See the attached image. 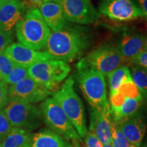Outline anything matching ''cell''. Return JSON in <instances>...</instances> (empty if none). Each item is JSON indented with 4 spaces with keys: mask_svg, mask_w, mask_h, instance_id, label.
Listing matches in <instances>:
<instances>
[{
    "mask_svg": "<svg viewBox=\"0 0 147 147\" xmlns=\"http://www.w3.org/2000/svg\"><path fill=\"white\" fill-rule=\"evenodd\" d=\"M88 29L80 26L65 27L52 32L48 38L46 49L54 59L71 62L79 57L89 45Z\"/></svg>",
    "mask_w": 147,
    "mask_h": 147,
    "instance_id": "6da1fadb",
    "label": "cell"
},
{
    "mask_svg": "<svg viewBox=\"0 0 147 147\" xmlns=\"http://www.w3.org/2000/svg\"><path fill=\"white\" fill-rule=\"evenodd\" d=\"M15 27L19 43L36 51H41L46 47L51 31L38 8L28 9Z\"/></svg>",
    "mask_w": 147,
    "mask_h": 147,
    "instance_id": "7a4b0ae2",
    "label": "cell"
},
{
    "mask_svg": "<svg viewBox=\"0 0 147 147\" xmlns=\"http://www.w3.org/2000/svg\"><path fill=\"white\" fill-rule=\"evenodd\" d=\"M74 80L69 76L60 89L55 91L53 98L59 104L81 138L87 132V120L81 99L74 90Z\"/></svg>",
    "mask_w": 147,
    "mask_h": 147,
    "instance_id": "3957f363",
    "label": "cell"
},
{
    "mask_svg": "<svg viewBox=\"0 0 147 147\" xmlns=\"http://www.w3.org/2000/svg\"><path fill=\"white\" fill-rule=\"evenodd\" d=\"M44 120L51 130L67 142H72L74 147H80L82 138L67 118L63 109L54 98H47L40 105Z\"/></svg>",
    "mask_w": 147,
    "mask_h": 147,
    "instance_id": "277c9868",
    "label": "cell"
},
{
    "mask_svg": "<svg viewBox=\"0 0 147 147\" xmlns=\"http://www.w3.org/2000/svg\"><path fill=\"white\" fill-rule=\"evenodd\" d=\"M124 63L117 46L107 43L97 47L79 61L77 70L93 69L104 76H108L115 69L124 65Z\"/></svg>",
    "mask_w": 147,
    "mask_h": 147,
    "instance_id": "5b68a950",
    "label": "cell"
},
{
    "mask_svg": "<svg viewBox=\"0 0 147 147\" xmlns=\"http://www.w3.org/2000/svg\"><path fill=\"white\" fill-rule=\"evenodd\" d=\"M71 71L69 64L51 59L40 61L28 67L29 76L50 91H54Z\"/></svg>",
    "mask_w": 147,
    "mask_h": 147,
    "instance_id": "8992f818",
    "label": "cell"
},
{
    "mask_svg": "<svg viewBox=\"0 0 147 147\" xmlns=\"http://www.w3.org/2000/svg\"><path fill=\"white\" fill-rule=\"evenodd\" d=\"M3 111L12 127L35 129L44 120L42 110L32 103L19 98L9 100Z\"/></svg>",
    "mask_w": 147,
    "mask_h": 147,
    "instance_id": "52a82bcc",
    "label": "cell"
},
{
    "mask_svg": "<svg viewBox=\"0 0 147 147\" xmlns=\"http://www.w3.org/2000/svg\"><path fill=\"white\" fill-rule=\"evenodd\" d=\"M77 80L82 93L92 108L102 109L108 104L104 76L93 69L78 70Z\"/></svg>",
    "mask_w": 147,
    "mask_h": 147,
    "instance_id": "ba28073f",
    "label": "cell"
},
{
    "mask_svg": "<svg viewBox=\"0 0 147 147\" xmlns=\"http://www.w3.org/2000/svg\"><path fill=\"white\" fill-rule=\"evenodd\" d=\"M98 12L117 22H127L144 16L134 0H101Z\"/></svg>",
    "mask_w": 147,
    "mask_h": 147,
    "instance_id": "9c48e42d",
    "label": "cell"
},
{
    "mask_svg": "<svg viewBox=\"0 0 147 147\" xmlns=\"http://www.w3.org/2000/svg\"><path fill=\"white\" fill-rule=\"evenodd\" d=\"M60 4L67 21L71 23L89 25L100 18V13L91 0H62Z\"/></svg>",
    "mask_w": 147,
    "mask_h": 147,
    "instance_id": "30bf717a",
    "label": "cell"
},
{
    "mask_svg": "<svg viewBox=\"0 0 147 147\" xmlns=\"http://www.w3.org/2000/svg\"><path fill=\"white\" fill-rule=\"evenodd\" d=\"M52 92L28 76L8 88L9 100L19 98L29 103H38L47 99Z\"/></svg>",
    "mask_w": 147,
    "mask_h": 147,
    "instance_id": "8fae6325",
    "label": "cell"
},
{
    "mask_svg": "<svg viewBox=\"0 0 147 147\" xmlns=\"http://www.w3.org/2000/svg\"><path fill=\"white\" fill-rule=\"evenodd\" d=\"M4 54L14 65L27 68L38 62L54 59L47 51L33 50L19 42L11 44Z\"/></svg>",
    "mask_w": 147,
    "mask_h": 147,
    "instance_id": "7c38bea8",
    "label": "cell"
},
{
    "mask_svg": "<svg viewBox=\"0 0 147 147\" xmlns=\"http://www.w3.org/2000/svg\"><path fill=\"white\" fill-rule=\"evenodd\" d=\"M112 117L110 104L102 109H91L89 131L93 133L102 144L112 143Z\"/></svg>",
    "mask_w": 147,
    "mask_h": 147,
    "instance_id": "4fadbf2b",
    "label": "cell"
},
{
    "mask_svg": "<svg viewBox=\"0 0 147 147\" xmlns=\"http://www.w3.org/2000/svg\"><path fill=\"white\" fill-rule=\"evenodd\" d=\"M145 36L142 33L129 31L122 34L119 40L118 48L124 63H133L136 57L144 50Z\"/></svg>",
    "mask_w": 147,
    "mask_h": 147,
    "instance_id": "5bb4252c",
    "label": "cell"
},
{
    "mask_svg": "<svg viewBox=\"0 0 147 147\" xmlns=\"http://www.w3.org/2000/svg\"><path fill=\"white\" fill-rule=\"evenodd\" d=\"M27 7L21 0H6L0 8V30L12 31L23 18Z\"/></svg>",
    "mask_w": 147,
    "mask_h": 147,
    "instance_id": "9a60e30c",
    "label": "cell"
},
{
    "mask_svg": "<svg viewBox=\"0 0 147 147\" xmlns=\"http://www.w3.org/2000/svg\"><path fill=\"white\" fill-rule=\"evenodd\" d=\"M117 124L129 144L138 146L140 145L146 131V125L137 113L117 123Z\"/></svg>",
    "mask_w": 147,
    "mask_h": 147,
    "instance_id": "2e32d148",
    "label": "cell"
},
{
    "mask_svg": "<svg viewBox=\"0 0 147 147\" xmlns=\"http://www.w3.org/2000/svg\"><path fill=\"white\" fill-rule=\"evenodd\" d=\"M38 9L45 23L53 32L62 30L66 26L67 19L60 3L47 1Z\"/></svg>",
    "mask_w": 147,
    "mask_h": 147,
    "instance_id": "e0dca14e",
    "label": "cell"
},
{
    "mask_svg": "<svg viewBox=\"0 0 147 147\" xmlns=\"http://www.w3.org/2000/svg\"><path fill=\"white\" fill-rule=\"evenodd\" d=\"M30 147H74L57 134L45 129L33 134Z\"/></svg>",
    "mask_w": 147,
    "mask_h": 147,
    "instance_id": "ac0fdd59",
    "label": "cell"
},
{
    "mask_svg": "<svg viewBox=\"0 0 147 147\" xmlns=\"http://www.w3.org/2000/svg\"><path fill=\"white\" fill-rule=\"evenodd\" d=\"M32 134L29 130L13 127L1 143L2 147H30Z\"/></svg>",
    "mask_w": 147,
    "mask_h": 147,
    "instance_id": "d6986e66",
    "label": "cell"
},
{
    "mask_svg": "<svg viewBox=\"0 0 147 147\" xmlns=\"http://www.w3.org/2000/svg\"><path fill=\"white\" fill-rule=\"evenodd\" d=\"M143 98L134 99L125 97L124 102L118 109L111 110L112 119L119 123L123 119L137 113L138 110L142 105Z\"/></svg>",
    "mask_w": 147,
    "mask_h": 147,
    "instance_id": "ffe728a7",
    "label": "cell"
},
{
    "mask_svg": "<svg viewBox=\"0 0 147 147\" xmlns=\"http://www.w3.org/2000/svg\"><path fill=\"white\" fill-rule=\"evenodd\" d=\"M131 76L130 69L127 65H122L108 75V85L110 89V95H113L127 77Z\"/></svg>",
    "mask_w": 147,
    "mask_h": 147,
    "instance_id": "44dd1931",
    "label": "cell"
},
{
    "mask_svg": "<svg viewBox=\"0 0 147 147\" xmlns=\"http://www.w3.org/2000/svg\"><path fill=\"white\" fill-rule=\"evenodd\" d=\"M132 80L141 94L145 97H147V68L134 65L130 69Z\"/></svg>",
    "mask_w": 147,
    "mask_h": 147,
    "instance_id": "7402d4cb",
    "label": "cell"
},
{
    "mask_svg": "<svg viewBox=\"0 0 147 147\" xmlns=\"http://www.w3.org/2000/svg\"><path fill=\"white\" fill-rule=\"evenodd\" d=\"M117 92L120 93L124 97L134 99L142 98V95L139 91L138 88L134 82L131 76L127 77L123 82Z\"/></svg>",
    "mask_w": 147,
    "mask_h": 147,
    "instance_id": "603a6c76",
    "label": "cell"
},
{
    "mask_svg": "<svg viewBox=\"0 0 147 147\" xmlns=\"http://www.w3.org/2000/svg\"><path fill=\"white\" fill-rule=\"evenodd\" d=\"M28 76V68L15 65V67L12 69L10 73L6 77H5L2 80L8 84L13 85Z\"/></svg>",
    "mask_w": 147,
    "mask_h": 147,
    "instance_id": "cb8c5ba5",
    "label": "cell"
},
{
    "mask_svg": "<svg viewBox=\"0 0 147 147\" xmlns=\"http://www.w3.org/2000/svg\"><path fill=\"white\" fill-rule=\"evenodd\" d=\"M112 144L113 147H129L130 144L119 127L118 124L112 119Z\"/></svg>",
    "mask_w": 147,
    "mask_h": 147,
    "instance_id": "d4e9b609",
    "label": "cell"
},
{
    "mask_svg": "<svg viewBox=\"0 0 147 147\" xmlns=\"http://www.w3.org/2000/svg\"><path fill=\"white\" fill-rule=\"evenodd\" d=\"M13 127L9 121L3 110H0V142H3Z\"/></svg>",
    "mask_w": 147,
    "mask_h": 147,
    "instance_id": "484cf974",
    "label": "cell"
},
{
    "mask_svg": "<svg viewBox=\"0 0 147 147\" xmlns=\"http://www.w3.org/2000/svg\"><path fill=\"white\" fill-rule=\"evenodd\" d=\"M15 65L5 54L0 55V80L8 76Z\"/></svg>",
    "mask_w": 147,
    "mask_h": 147,
    "instance_id": "4316f807",
    "label": "cell"
},
{
    "mask_svg": "<svg viewBox=\"0 0 147 147\" xmlns=\"http://www.w3.org/2000/svg\"><path fill=\"white\" fill-rule=\"evenodd\" d=\"M14 40L13 32L0 30V55L4 54L5 50Z\"/></svg>",
    "mask_w": 147,
    "mask_h": 147,
    "instance_id": "83f0119b",
    "label": "cell"
},
{
    "mask_svg": "<svg viewBox=\"0 0 147 147\" xmlns=\"http://www.w3.org/2000/svg\"><path fill=\"white\" fill-rule=\"evenodd\" d=\"M9 102L8 84L0 80V110H3Z\"/></svg>",
    "mask_w": 147,
    "mask_h": 147,
    "instance_id": "f1b7e54d",
    "label": "cell"
},
{
    "mask_svg": "<svg viewBox=\"0 0 147 147\" xmlns=\"http://www.w3.org/2000/svg\"><path fill=\"white\" fill-rule=\"evenodd\" d=\"M84 142L86 147H103L102 142L97 139V138L89 131L87 132L84 136Z\"/></svg>",
    "mask_w": 147,
    "mask_h": 147,
    "instance_id": "f546056e",
    "label": "cell"
},
{
    "mask_svg": "<svg viewBox=\"0 0 147 147\" xmlns=\"http://www.w3.org/2000/svg\"><path fill=\"white\" fill-rule=\"evenodd\" d=\"M140 67L147 68V51H143L136 57L132 63Z\"/></svg>",
    "mask_w": 147,
    "mask_h": 147,
    "instance_id": "4dcf8cb0",
    "label": "cell"
},
{
    "mask_svg": "<svg viewBox=\"0 0 147 147\" xmlns=\"http://www.w3.org/2000/svg\"><path fill=\"white\" fill-rule=\"evenodd\" d=\"M23 1L26 5L27 8H39L42 3L49 1L48 0H23Z\"/></svg>",
    "mask_w": 147,
    "mask_h": 147,
    "instance_id": "1f68e13d",
    "label": "cell"
},
{
    "mask_svg": "<svg viewBox=\"0 0 147 147\" xmlns=\"http://www.w3.org/2000/svg\"><path fill=\"white\" fill-rule=\"evenodd\" d=\"M138 5L144 14V16L147 18V0H138Z\"/></svg>",
    "mask_w": 147,
    "mask_h": 147,
    "instance_id": "d6a6232c",
    "label": "cell"
},
{
    "mask_svg": "<svg viewBox=\"0 0 147 147\" xmlns=\"http://www.w3.org/2000/svg\"><path fill=\"white\" fill-rule=\"evenodd\" d=\"M144 51H147V34L145 36V41H144Z\"/></svg>",
    "mask_w": 147,
    "mask_h": 147,
    "instance_id": "836d02e7",
    "label": "cell"
},
{
    "mask_svg": "<svg viewBox=\"0 0 147 147\" xmlns=\"http://www.w3.org/2000/svg\"><path fill=\"white\" fill-rule=\"evenodd\" d=\"M103 147H113V145L112 143H109V144H103Z\"/></svg>",
    "mask_w": 147,
    "mask_h": 147,
    "instance_id": "e575fe53",
    "label": "cell"
},
{
    "mask_svg": "<svg viewBox=\"0 0 147 147\" xmlns=\"http://www.w3.org/2000/svg\"><path fill=\"white\" fill-rule=\"evenodd\" d=\"M49 1H53V2H55V3H61L62 0H48Z\"/></svg>",
    "mask_w": 147,
    "mask_h": 147,
    "instance_id": "d590c367",
    "label": "cell"
},
{
    "mask_svg": "<svg viewBox=\"0 0 147 147\" xmlns=\"http://www.w3.org/2000/svg\"><path fill=\"white\" fill-rule=\"evenodd\" d=\"M5 1H6V0H0V8H1V6Z\"/></svg>",
    "mask_w": 147,
    "mask_h": 147,
    "instance_id": "8d00e7d4",
    "label": "cell"
},
{
    "mask_svg": "<svg viewBox=\"0 0 147 147\" xmlns=\"http://www.w3.org/2000/svg\"><path fill=\"white\" fill-rule=\"evenodd\" d=\"M129 147H139V146H135V145H131V146H129Z\"/></svg>",
    "mask_w": 147,
    "mask_h": 147,
    "instance_id": "74e56055",
    "label": "cell"
},
{
    "mask_svg": "<svg viewBox=\"0 0 147 147\" xmlns=\"http://www.w3.org/2000/svg\"><path fill=\"white\" fill-rule=\"evenodd\" d=\"M144 147H147V142L146 143V144L144 145Z\"/></svg>",
    "mask_w": 147,
    "mask_h": 147,
    "instance_id": "f35d334b",
    "label": "cell"
},
{
    "mask_svg": "<svg viewBox=\"0 0 147 147\" xmlns=\"http://www.w3.org/2000/svg\"><path fill=\"white\" fill-rule=\"evenodd\" d=\"M0 147H2V146H1V144H0Z\"/></svg>",
    "mask_w": 147,
    "mask_h": 147,
    "instance_id": "ab89813d",
    "label": "cell"
},
{
    "mask_svg": "<svg viewBox=\"0 0 147 147\" xmlns=\"http://www.w3.org/2000/svg\"><path fill=\"white\" fill-rule=\"evenodd\" d=\"M146 99H147V97H146Z\"/></svg>",
    "mask_w": 147,
    "mask_h": 147,
    "instance_id": "60d3db41",
    "label": "cell"
}]
</instances>
